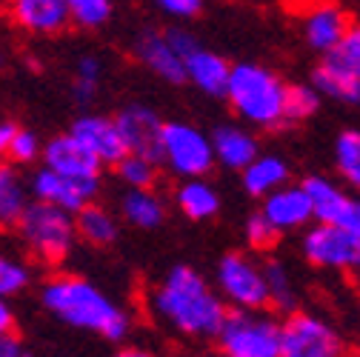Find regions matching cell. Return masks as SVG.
<instances>
[{
  "label": "cell",
  "mask_w": 360,
  "mask_h": 357,
  "mask_svg": "<svg viewBox=\"0 0 360 357\" xmlns=\"http://www.w3.org/2000/svg\"><path fill=\"white\" fill-rule=\"evenodd\" d=\"M149 306L163 326L184 337H214L229 311L217 289L192 266H172L152 289Z\"/></svg>",
  "instance_id": "6da1fadb"
},
{
  "label": "cell",
  "mask_w": 360,
  "mask_h": 357,
  "mask_svg": "<svg viewBox=\"0 0 360 357\" xmlns=\"http://www.w3.org/2000/svg\"><path fill=\"white\" fill-rule=\"evenodd\" d=\"M40 300L46 306V311L83 332H95L106 340H126L131 332V318L126 311L95 283H89L86 278L77 275H55L43 283Z\"/></svg>",
  "instance_id": "7a4b0ae2"
},
{
  "label": "cell",
  "mask_w": 360,
  "mask_h": 357,
  "mask_svg": "<svg viewBox=\"0 0 360 357\" xmlns=\"http://www.w3.org/2000/svg\"><path fill=\"white\" fill-rule=\"evenodd\" d=\"M283 92L286 83L266 66L257 63H238L229 72L226 98L232 109L255 126L278 129L283 126Z\"/></svg>",
  "instance_id": "3957f363"
},
{
  "label": "cell",
  "mask_w": 360,
  "mask_h": 357,
  "mask_svg": "<svg viewBox=\"0 0 360 357\" xmlns=\"http://www.w3.org/2000/svg\"><path fill=\"white\" fill-rule=\"evenodd\" d=\"M18 235L23 240V246L29 249L32 257H37L40 263L58 266L63 263L72 249H75V217L58 206L32 200L26 206V212L18 220Z\"/></svg>",
  "instance_id": "277c9868"
},
{
  "label": "cell",
  "mask_w": 360,
  "mask_h": 357,
  "mask_svg": "<svg viewBox=\"0 0 360 357\" xmlns=\"http://www.w3.org/2000/svg\"><path fill=\"white\" fill-rule=\"evenodd\" d=\"M214 340L226 357H278L281 323L263 309H232Z\"/></svg>",
  "instance_id": "5b68a950"
},
{
  "label": "cell",
  "mask_w": 360,
  "mask_h": 357,
  "mask_svg": "<svg viewBox=\"0 0 360 357\" xmlns=\"http://www.w3.org/2000/svg\"><path fill=\"white\" fill-rule=\"evenodd\" d=\"M346 343L340 332L311 311H292L281 323L278 357H343Z\"/></svg>",
  "instance_id": "8992f818"
},
{
  "label": "cell",
  "mask_w": 360,
  "mask_h": 357,
  "mask_svg": "<svg viewBox=\"0 0 360 357\" xmlns=\"http://www.w3.org/2000/svg\"><path fill=\"white\" fill-rule=\"evenodd\" d=\"M160 163L180 177H203L214 166L212 143L200 129L189 123H163L160 131Z\"/></svg>",
  "instance_id": "52a82bcc"
},
{
  "label": "cell",
  "mask_w": 360,
  "mask_h": 357,
  "mask_svg": "<svg viewBox=\"0 0 360 357\" xmlns=\"http://www.w3.org/2000/svg\"><path fill=\"white\" fill-rule=\"evenodd\" d=\"M214 280H217V294L232 309H266L269 306L263 266L255 263L243 252L223 254L217 263Z\"/></svg>",
  "instance_id": "ba28073f"
},
{
  "label": "cell",
  "mask_w": 360,
  "mask_h": 357,
  "mask_svg": "<svg viewBox=\"0 0 360 357\" xmlns=\"http://www.w3.org/2000/svg\"><path fill=\"white\" fill-rule=\"evenodd\" d=\"M303 257L321 269L338 272H357L360 269V235L318 223L303 235Z\"/></svg>",
  "instance_id": "9c48e42d"
},
{
  "label": "cell",
  "mask_w": 360,
  "mask_h": 357,
  "mask_svg": "<svg viewBox=\"0 0 360 357\" xmlns=\"http://www.w3.org/2000/svg\"><path fill=\"white\" fill-rule=\"evenodd\" d=\"M300 189L306 192L311 203V214L318 223H329V226H340L360 235V197L346 195L340 186H335L321 174L306 177Z\"/></svg>",
  "instance_id": "30bf717a"
},
{
  "label": "cell",
  "mask_w": 360,
  "mask_h": 357,
  "mask_svg": "<svg viewBox=\"0 0 360 357\" xmlns=\"http://www.w3.org/2000/svg\"><path fill=\"white\" fill-rule=\"evenodd\" d=\"M101 192V181H72V177H63L46 166H40L32 177H29V195L32 200L58 206L69 214L80 212L83 206L95 203Z\"/></svg>",
  "instance_id": "8fae6325"
},
{
  "label": "cell",
  "mask_w": 360,
  "mask_h": 357,
  "mask_svg": "<svg viewBox=\"0 0 360 357\" xmlns=\"http://www.w3.org/2000/svg\"><path fill=\"white\" fill-rule=\"evenodd\" d=\"M9 23L32 37H58L72 26L66 0H4Z\"/></svg>",
  "instance_id": "7c38bea8"
},
{
  "label": "cell",
  "mask_w": 360,
  "mask_h": 357,
  "mask_svg": "<svg viewBox=\"0 0 360 357\" xmlns=\"http://www.w3.org/2000/svg\"><path fill=\"white\" fill-rule=\"evenodd\" d=\"M115 123H117V131H120V138L126 143V152L160 163V131H163V120L158 117L155 109H149L143 103L123 106L117 112Z\"/></svg>",
  "instance_id": "4fadbf2b"
},
{
  "label": "cell",
  "mask_w": 360,
  "mask_h": 357,
  "mask_svg": "<svg viewBox=\"0 0 360 357\" xmlns=\"http://www.w3.org/2000/svg\"><path fill=\"white\" fill-rule=\"evenodd\" d=\"M40 157H43V166L46 169H52L63 177H72V181H101L103 163L80 141H75L69 131L66 135H55L52 141L43 143Z\"/></svg>",
  "instance_id": "5bb4252c"
},
{
  "label": "cell",
  "mask_w": 360,
  "mask_h": 357,
  "mask_svg": "<svg viewBox=\"0 0 360 357\" xmlns=\"http://www.w3.org/2000/svg\"><path fill=\"white\" fill-rule=\"evenodd\" d=\"M69 135L75 141H80L89 152H92L103 166H115L123 155H126V143L117 131L115 117H103V115H80Z\"/></svg>",
  "instance_id": "9a60e30c"
},
{
  "label": "cell",
  "mask_w": 360,
  "mask_h": 357,
  "mask_svg": "<svg viewBox=\"0 0 360 357\" xmlns=\"http://www.w3.org/2000/svg\"><path fill=\"white\" fill-rule=\"evenodd\" d=\"M263 217L283 235L292 229H303L314 220L311 203L300 186H281L263 197Z\"/></svg>",
  "instance_id": "2e32d148"
},
{
  "label": "cell",
  "mask_w": 360,
  "mask_h": 357,
  "mask_svg": "<svg viewBox=\"0 0 360 357\" xmlns=\"http://www.w3.org/2000/svg\"><path fill=\"white\" fill-rule=\"evenodd\" d=\"M134 55L138 60L158 74L166 83H186V69H184V58H180L172 43L166 40L163 32H143L138 40H134Z\"/></svg>",
  "instance_id": "e0dca14e"
},
{
  "label": "cell",
  "mask_w": 360,
  "mask_h": 357,
  "mask_svg": "<svg viewBox=\"0 0 360 357\" xmlns=\"http://www.w3.org/2000/svg\"><path fill=\"white\" fill-rule=\"evenodd\" d=\"M311 89H314L318 95L332 98V100L360 106V74H357V69L340 63V60L332 58V55H326V58L321 60V66L314 69Z\"/></svg>",
  "instance_id": "ac0fdd59"
},
{
  "label": "cell",
  "mask_w": 360,
  "mask_h": 357,
  "mask_svg": "<svg viewBox=\"0 0 360 357\" xmlns=\"http://www.w3.org/2000/svg\"><path fill=\"white\" fill-rule=\"evenodd\" d=\"M184 69H186V80H192L200 89V92H206L212 98H223V95H226V83H229L232 66L223 60L220 55L198 46L192 55L184 58Z\"/></svg>",
  "instance_id": "d6986e66"
},
{
  "label": "cell",
  "mask_w": 360,
  "mask_h": 357,
  "mask_svg": "<svg viewBox=\"0 0 360 357\" xmlns=\"http://www.w3.org/2000/svg\"><path fill=\"white\" fill-rule=\"evenodd\" d=\"M212 143V155L214 163H223L229 169H246L255 157H257V141L252 131L240 129V126H217L214 135L209 138Z\"/></svg>",
  "instance_id": "ffe728a7"
},
{
  "label": "cell",
  "mask_w": 360,
  "mask_h": 357,
  "mask_svg": "<svg viewBox=\"0 0 360 357\" xmlns=\"http://www.w3.org/2000/svg\"><path fill=\"white\" fill-rule=\"evenodd\" d=\"M349 23H352V20H349V15H346L340 6H332V4L318 6L314 12H309L306 26H303L306 43H309L314 52L329 55V52L338 46V43H340V37L346 34Z\"/></svg>",
  "instance_id": "44dd1931"
},
{
  "label": "cell",
  "mask_w": 360,
  "mask_h": 357,
  "mask_svg": "<svg viewBox=\"0 0 360 357\" xmlns=\"http://www.w3.org/2000/svg\"><path fill=\"white\" fill-rule=\"evenodd\" d=\"M29 203V181L15 163L0 160V229H15Z\"/></svg>",
  "instance_id": "7402d4cb"
},
{
  "label": "cell",
  "mask_w": 360,
  "mask_h": 357,
  "mask_svg": "<svg viewBox=\"0 0 360 357\" xmlns=\"http://www.w3.org/2000/svg\"><path fill=\"white\" fill-rule=\"evenodd\" d=\"M286 181H289V166L278 155H257L243 169V189L252 197H266L269 192L286 186Z\"/></svg>",
  "instance_id": "603a6c76"
},
{
  "label": "cell",
  "mask_w": 360,
  "mask_h": 357,
  "mask_svg": "<svg viewBox=\"0 0 360 357\" xmlns=\"http://www.w3.org/2000/svg\"><path fill=\"white\" fill-rule=\"evenodd\" d=\"M72 217H75V235L83 243L103 249V246L117 240V220L112 217L109 209H103L98 203H89L80 212H75Z\"/></svg>",
  "instance_id": "cb8c5ba5"
},
{
  "label": "cell",
  "mask_w": 360,
  "mask_h": 357,
  "mask_svg": "<svg viewBox=\"0 0 360 357\" xmlns=\"http://www.w3.org/2000/svg\"><path fill=\"white\" fill-rule=\"evenodd\" d=\"M120 214L138 229H158L166 220V203L152 189H126L120 197Z\"/></svg>",
  "instance_id": "d4e9b609"
},
{
  "label": "cell",
  "mask_w": 360,
  "mask_h": 357,
  "mask_svg": "<svg viewBox=\"0 0 360 357\" xmlns=\"http://www.w3.org/2000/svg\"><path fill=\"white\" fill-rule=\"evenodd\" d=\"M174 200H177V209L189 220H209L220 209L217 192L203 181V177H189V181L177 189Z\"/></svg>",
  "instance_id": "484cf974"
},
{
  "label": "cell",
  "mask_w": 360,
  "mask_h": 357,
  "mask_svg": "<svg viewBox=\"0 0 360 357\" xmlns=\"http://www.w3.org/2000/svg\"><path fill=\"white\" fill-rule=\"evenodd\" d=\"M263 266V280H266V294H269V306H275L283 315L297 311V297H295V286L292 278L286 275L283 263L278 260H266Z\"/></svg>",
  "instance_id": "4316f807"
},
{
  "label": "cell",
  "mask_w": 360,
  "mask_h": 357,
  "mask_svg": "<svg viewBox=\"0 0 360 357\" xmlns=\"http://www.w3.org/2000/svg\"><path fill=\"white\" fill-rule=\"evenodd\" d=\"M115 171L129 189H152L158 183V163L141 155H131V152H126L115 163Z\"/></svg>",
  "instance_id": "83f0119b"
},
{
  "label": "cell",
  "mask_w": 360,
  "mask_h": 357,
  "mask_svg": "<svg viewBox=\"0 0 360 357\" xmlns=\"http://www.w3.org/2000/svg\"><path fill=\"white\" fill-rule=\"evenodd\" d=\"M335 163L340 177L360 192V131H343L335 143Z\"/></svg>",
  "instance_id": "f1b7e54d"
},
{
  "label": "cell",
  "mask_w": 360,
  "mask_h": 357,
  "mask_svg": "<svg viewBox=\"0 0 360 357\" xmlns=\"http://www.w3.org/2000/svg\"><path fill=\"white\" fill-rule=\"evenodd\" d=\"M101 74H103V66L95 55H86V58L77 60L75 80H72V95H75L77 106H89L95 100L98 89H101Z\"/></svg>",
  "instance_id": "f546056e"
},
{
  "label": "cell",
  "mask_w": 360,
  "mask_h": 357,
  "mask_svg": "<svg viewBox=\"0 0 360 357\" xmlns=\"http://www.w3.org/2000/svg\"><path fill=\"white\" fill-rule=\"evenodd\" d=\"M321 109V95L311 86H286L283 92V123H300L309 120Z\"/></svg>",
  "instance_id": "4dcf8cb0"
},
{
  "label": "cell",
  "mask_w": 360,
  "mask_h": 357,
  "mask_svg": "<svg viewBox=\"0 0 360 357\" xmlns=\"http://www.w3.org/2000/svg\"><path fill=\"white\" fill-rule=\"evenodd\" d=\"M66 9L75 26L101 29L112 18V0H66Z\"/></svg>",
  "instance_id": "1f68e13d"
},
{
  "label": "cell",
  "mask_w": 360,
  "mask_h": 357,
  "mask_svg": "<svg viewBox=\"0 0 360 357\" xmlns=\"http://www.w3.org/2000/svg\"><path fill=\"white\" fill-rule=\"evenodd\" d=\"M32 280V272H29V266L18 257H9L0 252V297H12L18 292H23Z\"/></svg>",
  "instance_id": "d6a6232c"
},
{
  "label": "cell",
  "mask_w": 360,
  "mask_h": 357,
  "mask_svg": "<svg viewBox=\"0 0 360 357\" xmlns=\"http://www.w3.org/2000/svg\"><path fill=\"white\" fill-rule=\"evenodd\" d=\"M40 149H43V143H40V138L34 135L32 129L15 126L12 138H9V146H6V157L15 166H29V163H34L40 157Z\"/></svg>",
  "instance_id": "836d02e7"
},
{
  "label": "cell",
  "mask_w": 360,
  "mask_h": 357,
  "mask_svg": "<svg viewBox=\"0 0 360 357\" xmlns=\"http://www.w3.org/2000/svg\"><path fill=\"white\" fill-rule=\"evenodd\" d=\"M246 240L255 252H272L281 240V232L263 217V212H257L246 220Z\"/></svg>",
  "instance_id": "e575fe53"
},
{
  "label": "cell",
  "mask_w": 360,
  "mask_h": 357,
  "mask_svg": "<svg viewBox=\"0 0 360 357\" xmlns=\"http://www.w3.org/2000/svg\"><path fill=\"white\" fill-rule=\"evenodd\" d=\"M332 58H338L340 63H346V66H360V23H349V29H346V34L340 37V43L329 52Z\"/></svg>",
  "instance_id": "d590c367"
},
{
  "label": "cell",
  "mask_w": 360,
  "mask_h": 357,
  "mask_svg": "<svg viewBox=\"0 0 360 357\" xmlns=\"http://www.w3.org/2000/svg\"><path fill=\"white\" fill-rule=\"evenodd\" d=\"M163 34H166V40L172 43V49H174L180 58L192 55V52L200 46V40H198L189 29H169V32H163Z\"/></svg>",
  "instance_id": "8d00e7d4"
},
{
  "label": "cell",
  "mask_w": 360,
  "mask_h": 357,
  "mask_svg": "<svg viewBox=\"0 0 360 357\" xmlns=\"http://www.w3.org/2000/svg\"><path fill=\"white\" fill-rule=\"evenodd\" d=\"M155 4L172 18H195L203 9V0H155Z\"/></svg>",
  "instance_id": "74e56055"
},
{
  "label": "cell",
  "mask_w": 360,
  "mask_h": 357,
  "mask_svg": "<svg viewBox=\"0 0 360 357\" xmlns=\"http://www.w3.org/2000/svg\"><path fill=\"white\" fill-rule=\"evenodd\" d=\"M0 357H26L23 340H20L15 332H9V335L0 337Z\"/></svg>",
  "instance_id": "f35d334b"
},
{
  "label": "cell",
  "mask_w": 360,
  "mask_h": 357,
  "mask_svg": "<svg viewBox=\"0 0 360 357\" xmlns=\"http://www.w3.org/2000/svg\"><path fill=\"white\" fill-rule=\"evenodd\" d=\"M9 332H15V315H12L9 303H6L4 297H0V337L9 335Z\"/></svg>",
  "instance_id": "ab89813d"
},
{
  "label": "cell",
  "mask_w": 360,
  "mask_h": 357,
  "mask_svg": "<svg viewBox=\"0 0 360 357\" xmlns=\"http://www.w3.org/2000/svg\"><path fill=\"white\" fill-rule=\"evenodd\" d=\"M112 357H158V354H155V351H149V349H141V346H126V349L115 351Z\"/></svg>",
  "instance_id": "60d3db41"
},
{
  "label": "cell",
  "mask_w": 360,
  "mask_h": 357,
  "mask_svg": "<svg viewBox=\"0 0 360 357\" xmlns=\"http://www.w3.org/2000/svg\"><path fill=\"white\" fill-rule=\"evenodd\" d=\"M12 131H15V126H12V123H0V160L6 157V146H9Z\"/></svg>",
  "instance_id": "b9f144b4"
},
{
  "label": "cell",
  "mask_w": 360,
  "mask_h": 357,
  "mask_svg": "<svg viewBox=\"0 0 360 357\" xmlns=\"http://www.w3.org/2000/svg\"><path fill=\"white\" fill-rule=\"evenodd\" d=\"M209 357H226V354H220V351H217V354H209Z\"/></svg>",
  "instance_id": "7bdbcfd3"
},
{
  "label": "cell",
  "mask_w": 360,
  "mask_h": 357,
  "mask_svg": "<svg viewBox=\"0 0 360 357\" xmlns=\"http://www.w3.org/2000/svg\"><path fill=\"white\" fill-rule=\"evenodd\" d=\"M354 357H360V349H357V351H354Z\"/></svg>",
  "instance_id": "ee69618b"
},
{
  "label": "cell",
  "mask_w": 360,
  "mask_h": 357,
  "mask_svg": "<svg viewBox=\"0 0 360 357\" xmlns=\"http://www.w3.org/2000/svg\"><path fill=\"white\" fill-rule=\"evenodd\" d=\"M357 74H360V66H357Z\"/></svg>",
  "instance_id": "f6af8a7d"
},
{
  "label": "cell",
  "mask_w": 360,
  "mask_h": 357,
  "mask_svg": "<svg viewBox=\"0 0 360 357\" xmlns=\"http://www.w3.org/2000/svg\"><path fill=\"white\" fill-rule=\"evenodd\" d=\"M0 6H4V0H0Z\"/></svg>",
  "instance_id": "bcb514c9"
}]
</instances>
